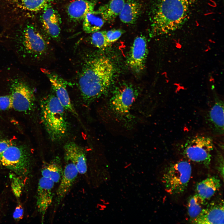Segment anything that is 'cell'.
Masks as SVG:
<instances>
[{"label": "cell", "mask_w": 224, "mask_h": 224, "mask_svg": "<svg viewBox=\"0 0 224 224\" xmlns=\"http://www.w3.org/2000/svg\"><path fill=\"white\" fill-rule=\"evenodd\" d=\"M142 5L138 0H126L119 15L120 21L128 24H134L142 12Z\"/></svg>", "instance_id": "19"}, {"label": "cell", "mask_w": 224, "mask_h": 224, "mask_svg": "<svg viewBox=\"0 0 224 224\" xmlns=\"http://www.w3.org/2000/svg\"><path fill=\"white\" fill-rule=\"evenodd\" d=\"M206 123L213 135L217 136L224 134V105L220 100L217 99L206 114Z\"/></svg>", "instance_id": "15"}, {"label": "cell", "mask_w": 224, "mask_h": 224, "mask_svg": "<svg viewBox=\"0 0 224 224\" xmlns=\"http://www.w3.org/2000/svg\"><path fill=\"white\" fill-rule=\"evenodd\" d=\"M197 0H155L149 12L150 35L168 33L181 27Z\"/></svg>", "instance_id": "2"}, {"label": "cell", "mask_w": 224, "mask_h": 224, "mask_svg": "<svg viewBox=\"0 0 224 224\" xmlns=\"http://www.w3.org/2000/svg\"><path fill=\"white\" fill-rule=\"evenodd\" d=\"M50 0H19L22 8L31 12L43 9Z\"/></svg>", "instance_id": "25"}, {"label": "cell", "mask_w": 224, "mask_h": 224, "mask_svg": "<svg viewBox=\"0 0 224 224\" xmlns=\"http://www.w3.org/2000/svg\"><path fill=\"white\" fill-rule=\"evenodd\" d=\"M7 86L10 92L13 108L16 110L27 113L35 107V98L33 89L22 77L14 76L9 78Z\"/></svg>", "instance_id": "6"}, {"label": "cell", "mask_w": 224, "mask_h": 224, "mask_svg": "<svg viewBox=\"0 0 224 224\" xmlns=\"http://www.w3.org/2000/svg\"><path fill=\"white\" fill-rule=\"evenodd\" d=\"M96 2L88 0H76L68 5V16L74 21L83 20L89 12L94 10Z\"/></svg>", "instance_id": "18"}, {"label": "cell", "mask_w": 224, "mask_h": 224, "mask_svg": "<svg viewBox=\"0 0 224 224\" xmlns=\"http://www.w3.org/2000/svg\"><path fill=\"white\" fill-rule=\"evenodd\" d=\"M126 0H109L100 6L96 10L105 22H112L120 13Z\"/></svg>", "instance_id": "20"}, {"label": "cell", "mask_w": 224, "mask_h": 224, "mask_svg": "<svg viewBox=\"0 0 224 224\" xmlns=\"http://www.w3.org/2000/svg\"><path fill=\"white\" fill-rule=\"evenodd\" d=\"M65 161L66 163L56 193L54 210L58 208L71 189L79 173L76 166L73 163L68 161Z\"/></svg>", "instance_id": "13"}, {"label": "cell", "mask_w": 224, "mask_h": 224, "mask_svg": "<svg viewBox=\"0 0 224 224\" xmlns=\"http://www.w3.org/2000/svg\"><path fill=\"white\" fill-rule=\"evenodd\" d=\"M82 67L78 86L83 100L88 104L107 92L113 80L114 67L109 58L101 56L89 59Z\"/></svg>", "instance_id": "1"}, {"label": "cell", "mask_w": 224, "mask_h": 224, "mask_svg": "<svg viewBox=\"0 0 224 224\" xmlns=\"http://www.w3.org/2000/svg\"><path fill=\"white\" fill-rule=\"evenodd\" d=\"M221 185L220 180L217 177H209L198 183L196 185L197 194L206 199L211 198Z\"/></svg>", "instance_id": "21"}, {"label": "cell", "mask_w": 224, "mask_h": 224, "mask_svg": "<svg viewBox=\"0 0 224 224\" xmlns=\"http://www.w3.org/2000/svg\"><path fill=\"white\" fill-rule=\"evenodd\" d=\"M63 148L65 161H68L73 163L79 173L85 174L87 170V166L85 150L73 142H67Z\"/></svg>", "instance_id": "16"}, {"label": "cell", "mask_w": 224, "mask_h": 224, "mask_svg": "<svg viewBox=\"0 0 224 224\" xmlns=\"http://www.w3.org/2000/svg\"><path fill=\"white\" fill-rule=\"evenodd\" d=\"M214 145L212 139L207 136L197 135L190 138L183 144V154L194 162L207 167L210 164Z\"/></svg>", "instance_id": "7"}, {"label": "cell", "mask_w": 224, "mask_h": 224, "mask_svg": "<svg viewBox=\"0 0 224 224\" xmlns=\"http://www.w3.org/2000/svg\"><path fill=\"white\" fill-rule=\"evenodd\" d=\"M91 41L92 44L100 49H104L111 44L107 41L105 31H98L92 33Z\"/></svg>", "instance_id": "26"}, {"label": "cell", "mask_w": 224, "mask_h": 224, "mask_svg": "<svg viewBox=\"0 0 224 224\" xmlns=\"http://www.w3.org/2000/svg\"><path fill=\"white\" fill-rule=\"evenodd\" d=\"M105 22L96 10H94L87 13L83 20V29L86 33H92L99 31Z\"/></svg>", "instance_id": "23"}, {"label": "cell", "mask_w": 224, "mask_h": 224, "mask_svg": "<svg viewBox=\"0 0 224 224\" xmlns=\"http://www.w3.org/2000/svg\"><path fill=\"white\" fill-rule=\"evenodd\" d=\"M42 71L48 78L55 95L62 105L66 110L77 117L78 114L71 103L67 90L68 82L55 72L44 69Z\"/></svg>", "instance_id": "11"}, {"label": "cell", "mask_w": 224, "mask_h": 224, "mask_svg": "<svg viewBox=\"0 0 224 224\" xmlns=\"http://www.w3.org/2000/svg\"><path fill=\"white\" fill-rule=\"evenodd\" d=\"M41 20L43 26L48 35L56 39L60 33L61 19L57 12L53 8L47 6L43 9Z\"/></svg>", "instance_id": "17"}, {"label": "cell", "mask_w": 224, "mask_h": 224, "mask_svg": "<svg viewBox=\"0 0 224 224\" xmlns=\"http://www.w3.org/2000/svg\"><path fill=\"white\" fill-rule=\"evenodd\" d=\"M41 119L50 139L59 141L67 135L69 125L66 110L54 94L44 97L40 102Z\"/></svg>", "instance_id": "4"}, {"label": "cell", "mask_w": 224, "mask_h": 224, "mask_svg": "<svg viewBox=\"0 0 224 224\" xmlns=\"http://www.w3.org/2000/svg\"><path fill=\"white\" fill-rule=\"evenodd\" d=\"M136 93L131 86L124 85L116 88L110 99L109 108L117 118L124 119L128 118Z\"/></svg>", "instance_id": "9"}, {"label": "cell", "mask_w": 224, "mask_h": 224, "mask_svg": "<svg viewBox=\"0 0 224 224\" xmlns=\"http://www.w3.org/2000/svg\"><path fill=\"white\" fill-rule=\"evenodd\" d=\"M122 29H113L105 31V35L108 42L111 44L117 40L124 33Z\"/></svg>", "instance_id": "28"}, {"label": "cell", "mask_w": 224, "mask_h": 224, "mask_svg": "<svg viewBox=\"0 0 224 224\" xmlns=\"http://www.w3.org/2000/svg\"><path fill=\"white\" fill-rule=\"evenodd\" d=\"M191 173V165L187 161L181 160L168 165L162 177L166 191L172 195L183 193L187 188Z\"/></svg>", "instance_id": "5"}, {"label": "cell", "mask_w": 224, "mask_h": 224, "mask_svg": "<svg viewBox=\"0 0 224 224\" xmlns=\"http://www.w3.org/2000/svg\"><path fill=\"white\" fill-rule=\"evenodd\" d=\"M206 200L197 193L190 198L188 212L191 222L196 218L205 207Z\"/></svg>", "instance_id": "24"}, {"label": "cell", "mask_w": 224, "mask_h": 224, "mask_svg": "<svg viewBox=\"0 0 224 224\" xmlns=\"http://www.w3.org/2000/svg\"><path fill=\"white\" fill-rule=\"evenodd\" d=\"M7 46L20 61L27 65L40 59L47 49L42 35L31 24L12 37Z\"/></svg>", "instance_id": "3"}, {"label": "cell", "mask_w": 224, "mask_h": 224, "mask_svg": "<svg viewBox=\"0 0 224 224\" xmlns=\"http://www.w3.org/2000/svg\"><path fill=\"white\" fill-rule=\"evenodd\" d=\"M224 209L223 200L212 201L204 208L192 222L199 224H223Z\"/></svg>", "instance_id": "14"}, {"label": "cell", "mask_w": 224, "mask_h": 224, "mask_svg": "<svg viewBox=\"0 0 224 224\" xmlns=\"http://www.w3.org/2000/svg\"><path fill=\"white\" fill-rule=\"evenodd\" d=\"M30 163L27 150L14 143L0 154V164L21 177L29 173Z\"/></svg>", "instance_id": "8"}, {"label": "cell", "mask_w": 224, "mask_h": 224, "mask_svg": "<svg viewBox=\"0 0 224 224\" xmlns=\"http://www.w3.org/2000/svg\"><path fill=\"white\" fill-rule=\"evenodd\" d=\"M54 182L48 178L42 176L38 185L36 205L41 217L42 223L49 208L51 204L53 197Z\"/></svg>", "instance_id": "12"}, {"label": "cell", "mask_w": 224, "mask_h": 224, "mask_svg": "<svg viewBox=\"0 0 224 224\" xmlns=\"http://www.w3.org/2000/svg\"><path fill=\"white\" fill-rule=\"evenodd\" d=\"M13 144L10 140L0 139V154Z\"/></svg>", "instance_id": "31"}, {"label": "cell", "mask_w": 224, "mask_h": 224, "mask_svg": "<svg viewBox=\"0 0 224 224\" xmlns=\"http://www.w3.org/2000/svg\"><path fill=\"white\" fill-rule=\"evenodd\" d=\"M12 108V100L10 95L0 96V111L6 110Z\"/></svg>", "instance_id": "29"}, {"label": "cell", "mask_w": 224, "mask_h": 224, "mask_svg": "<svg viewBox=\"0 0 224 224\" xmlns=\"http://www.w3.org/2000/svg\"><path fill=\"white\" fill-rule=\"evenodd\" d=\"M63 172L61 160L58 156L44 165L41 170L42 176L49 179L55 183L60 180Z\"/></svg>", "instance_id": "22"}, {"label": "cell", "mask_w": 224, "mask_h": 224, "mask_svg": "<svg viewBox=\"0 0 224 224\" xmlns=\"http://www.w3.org/2000/svg\"><path fill=\"white\" fill-rule=\"evenodd\" d=\"M23 215V209L20 203L18 204L13 213V217L14 219L19 221L22 218Z\"/></svg>", "instance_id": "30"}, {"label": "cell", "mask_w": 224, "mask_h": 224, "mask_svg": "<svg viewBox=\"0 0 224 224\" xmlns=\"http://www.w3.org/2000/svg\"><path fill=\"white\" fill-rule=\"evenodd\" d=\"M148 53L147 41L143 36L136 37L131 47L127 63L134 72L139 73L144 69Z\"/></svg>", "instance_id": "10"}, {"label": "cell", "mask_w": 224, "mask_h": 224, "mask_svg": "<svg viewBox=\"0 0 224 224\" xmlns=\"http://www.w3.org/2000/svg\"><path fill=\"white\" fill-rule=\"evenodd\" d=\"M11 186L13 192L16 197L20 196L22 190L23 184L20 178L13 174L10 175Z\"/></svg>", "instance_id": "27"}]
</instances>
